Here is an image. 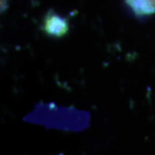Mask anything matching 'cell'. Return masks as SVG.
<instances>
[{"label":"cell","instance_id":"1","mask_svg":"<svg viewBox=\"0 0 155 155\" xmlns=\"http://www.w3.org/2000/svg\"><path fill=\"white\" fill-rule=\"evenodd\" d=\"M45 30L50 35L55 36H61L67 32V21L57 14L50 11L47 15L44 22Z\"/></svg>","mask_w":155,"mask_h":155},{"label":"cell","instance_id":"2","mask_svg":"<svg viewBox=\"0 0 155 155\" xmlns=\"http://www.w3.org/2000/svg\"><path fill=\"white\" fill-rule=\"evenodd\" d=\"M150 2H151L152 5H153V7L154 8V10H155V0H150Z\"/></svg>","mask_w":155,"mask_h":155}]
</instances>
